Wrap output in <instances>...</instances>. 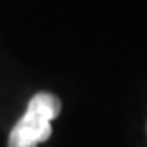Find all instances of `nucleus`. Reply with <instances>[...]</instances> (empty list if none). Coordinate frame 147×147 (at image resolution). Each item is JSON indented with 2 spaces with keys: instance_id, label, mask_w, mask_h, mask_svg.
Here are the masks:
<instances>
[{
  "instance_id": "f257e3e1",
  "label": "nucleus",
  "mask_w": 147,
  "mask_h": 147,
  "mask_svg": "<svg viewBox=\"0 0 147 147\" xmlns=\"http://www.w3.org/2000/svg\"><path fill=\"white\" fill-rule=\"evenodd\" d=\"M61 113V100L56 95L39 92L33 96L25 115L16 123L8 137V147H38L51 137V121Z\"/></svg>"
}]
</instances>
